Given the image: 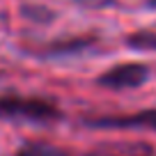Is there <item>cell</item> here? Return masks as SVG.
Instances as JSON below:
<instances>
[{
  "mask_svg": "<svg viewBox=\"0 0 156 156\" xmlns=\"http://www.w3.org/2000/svg\"><path fill=\"white\" fill-rule=\"evenodd\" d=\"M71 2H76L78 7H85V9H103V7L112 5L115 0H71Z\"/></svg>",
  "mask_w": 156,
  "mask_h": 156,
  "instance_id": "obj_8",
  "label": "cell"
},
{
  "mask_svg": "<svg viewBox=\"0 0 156 156\" xmlns=\"http://www.w3.org/2000/svg\"><path fill=\"white\" fill-rule=\"evenodd\" d=\"M85 124L92 129H149V131H156V108L138 110V112H131V115L90 117Z\"/></svg>",
  "mask_w": 156,
  "mask_h": 156,
  "instance_id": "obj_4",
  "label": "cell"
},
{
  "mask_svg": "<svg viewBox=\"0 0 156 156\" xmlns=\"http://www.w3.org/2000/svg\"><path fill=\"white\" fill-rule=\"evenodd\" d=\"M126 46L133 51H156V32L151 30H136L126 37Z\"/></svg>",
  "mask_w": 156,
  "mask_h": 156,
  "instance_id": "obj_7",
  "label": "cell"
},
{
  "mask_svg": "<svg viewBox=\"0 0 156 156\" xmlns=\"http://www.w3.org/2000/svg\"><path fill=\"white\" fill-rule=\"evenodd\" d=\"M154 149L147 142H106L92 149L87 156H151Z\"/></svg>",
  "mask_w": 156,
  "mask_h": 156,
  "instance_id": "obj_5",
  "label": "cell"
},
{
  "mask_svg": "<svg viewBox=\"0 0 156 156\" xmlns=\"http://www.w3.org/2000/svg\"><path fill=\"white\" fill-rule=\"evenodd\" d=\"M16 156H69V151L44 140H32V142H25L16 151Z\"/></svg>",
  "mask_w": 156,
  "mask_h": 156,
  "instance_id": "obj_6",
  "label": "cell"
},
{
  "mask_svg": "<svg viewBox=\"0 0 156 156\" xmlns=\"http://www.w3.org/2000/svg\"><path fill=\"white\" fill-rule=\"evenodd\" d=\"M62 112L48 99L39 97H21V94H7L0 97V119L12 122H32V124H48L60 119Z\"/></svg>",
  "mask_w": 156,
  "mask_h": 156,
  "instance_id": "obj_1",
  "label": "cell"
},
{
  "mask_svg": "<svg viewBox=\"0 0 156 156\" xmlns=\"http://www.w3.org/2000/svg\"><path fill=\"white\" fill-rule=\"evenodd\" d=\"M147 7H151V9H156V0H147Z\"/></svg>",
  "mask_w": 156,
  "mask_h": 156,
  "instance_id": "obj_9",
  "label": "cell"
},
{
  "mask_svg": "<svg viewBox=\"0 0 156 156\" xmlns=\"http://www.w3.org/2000/svg\"><path fill=\"white\" fill-rule=\"evenodd\" d=\"M97 46H99V37L80 34V37H67V39H55L48 44H41L34 53L46 60H62V58H76V55L90 53Z\"/></svg>",
  "mask_w": 156,
  "mask_h": 156,
  "instance_id": "obj_3",
  "label": "cell"
},
{
  "mask_svg": "<svg viewBox=\"0 0 156 156\" xmlns=\"http://www.w3.org/2000/svg\"><path fill=\"white\" fill-rule=\"evenodd\" d=\"M149 67L142 62H122L103 71L97 83L108 90H136L149 80Z\"/></svg>",
  "mask_w": 156,
  "mask_h": 156,
  "instance_id": "obj_2",
  "label": "cell"
}]
</instances>
